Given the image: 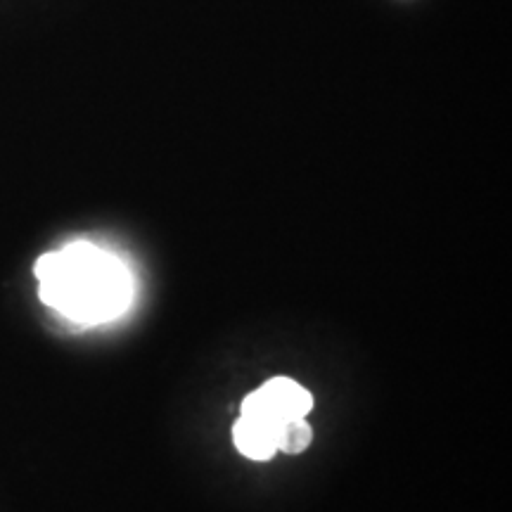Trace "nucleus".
<instances>
[{"label": "nucleus", "mask_w": 512, "mask_h": 512, "mask_svg": "<svg viewBox=\"0 0 512 512\" xmlns=\"http://www.w3.org/2000/svg\"><path fill=\"white\" fill-rule=\"evenodd\" d=\"M313 408V396L299 382L290 377H273L261 384L256 392L245 396L240 406V415L266 422L278 430L280 422L292 418H306Z\"/></svg>", "instance_id": "2"}, {"label": "nucleus", "mask_w": 512, "mask_h": 512, "mask_svg": "<svg viewBox=\"0 0 512 512\" xmlns=\"http://www.w3.org/2000/svg\"><path fill=\"white\" fill-rule=\"evenodd\" d=\"M41 299L76 323L117 318L131 299V283L117 256L91 242L48 252L36 261Z\"/></svg>", "instance_id": "1"}, {"label": "nucleus", "mask_w": 512, "mask_h": 512, "mask_svg": "<svg viewBox=\"0 0 512 512\" xmlns=\"http://www.w3.org/2000/svg\"><path fill=\"white\" fill-rule=\"evenodd\" d=\"M313 441V430L306 422V418H292L280 422L278 430H275V446L278 451L290 453V456H297V453H304L306 448L311 446Z\"/></svg>", "instance_id": "4"}, {"label": "nucleus", "mask_w": 512, "mask_h": 512, "mask_svg": "<svg viewBox=\"0 0 512 512\" xmlns=\"http://www.w3.org/2000/svg\"><path fill=\"white\" fill-rule=\"evenodd\" d=\"M233 444L249 460H271L278 453V446H275V427L266 425V422L245 418V415H240L238 422L233 425Z\"/></svg>", "instance_id": "3"}]
</instances>
